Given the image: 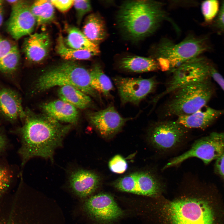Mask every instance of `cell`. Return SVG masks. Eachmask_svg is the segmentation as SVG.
I'll return each instance as SVG.
<instances>
[{
	"label": "cell",
	"mask_w": 224,
	"mask_h": 224,
	"mask_svg": "<svg viewBox=\"0 0 224 224\" xmlns=\"http://www.w3.org/2000/svg\"><path fill=\"white\" fill-rule=\"evenodd\" d=\"M67 85L100 100L99 93L91 86L89 71L71 61L61 63L43 73L35 81L33 90L40 93L56 86Z\"/></svg>",
	"instance_id": "obj_4"
},
{
	"label": "cell",
	"mask_w": 224,
	"mask_h": 224,
	"mask_svg": "<svg viewBox=\"0 0 224 224\" xmlns=\"http://www.w3.org/2000/svg\"><path fill=\"white\" fill-rule=\"evenodd\" d=\"M90 84L91 87L99 93L106 97H109L113 89L112 82L104 72L101 66L96 63L89 70Z\"/></svg>",
	"instance_id": "obj_23"
},
{
	"label": "cell",
	"mask_w": 224,
	"mask_h": 224,
	"mask_svg": "<svg viewBox=\"0 0 224 224\" xmlns=\"http://www.w3.org/2000/svg\"><path fill=\"white\" fill-rule=\"evenodd\" d=\"M211 66L204 58L198 57L173 68L165 90L154 97L152 103L156 105L162 97L180 88L209 79Z\"/></svg>",
	"instance_id": "obj_6"
},
{
	"label": "cell",
	"mask_w": 224,
	"mask_h": 224,
	"mask_svg": "<svg viewBox=\"0 0 224 224\" xmlns=\"http://www.w3.org/2000/svg\"><path fill=\"white\" fill-rule=\"evenodd\" d=\"M14 45L8 40L0 36V60L11 50Z\"/></svg>",
	"instance_id": "obj_35"
},
{
	"label": "cell",
	"mask_w": 224,
	"mask_h": 224,
	"mask_svg": "<svg viewBox=\"0 0 224 224\" xmlns=\"http://www.w3.org/2000/svg\"><path fill=\"white\" fill-rule=\"evenodd\" d=\"M3 1L0 0V27L2 25L3 21Z\"/></svg>",
	"instance_id": "obj_39"
},
{
	"label": "cell",
	"mask_w": 224,
	"mask_h": 224,
	"mask_svg": "<svg viewBox=\"0 0 224 224\" xmlns=\"http://www.w3.org/2000/svg\"><path fill=\"white\" fill-rule=\"evenodd\" d=\"M0 224H27L16 214L12 213L0 214Z\"/></svg>",
	"instance_id": "obj_32"
},
{
	"label": "cell",
	"mask_w": 224,
	"mask_h": 224,
	"mask_svg": "<svg viewBox=\"0 0 224 224\" xmlns=\"http://www.w3.org/2000/svg\"><path fill=\"white\" fill-rule=\"evenodd\" d=\"M19 0H7L6 1L8 3L11 4L12 5H14L17 3Z\"/></svg>",
	"instance_id": "obj_40"
},
{
	"label": "cell",
	"mask_w": 224,
	"mask_h": 224,
	"mask_svg": "<svg viewBox=\"0 0 224 224\" xmlns=\"http://www.w3.org/2000/svg\"><path fill=\"white\" fill-rule=\"evenodd\" d=\"M26 115L20 95L14 90L0 84V118L13 123Z\"/></svg>",
	"instance_id": "obj_15"
},
{
	"label": "cell",
	"mask_w": 224,
	"mask_h": 224,
	"mask_svg": "<svg viewBox=\"0 0 224 224\" xmlns=\"http://www.w3.org/2000/svg\"><path fill=\"white\" fill-rule=\"evenodd\" d=\"M202 14L205 21L210 22L217 14L219 10V3L215 0H207L203 2L201 5Z\"/></svg>",
	"instance_id": "obj_28"
},
{
	"label": "cell",
	"mask_w": 224,
	"mask_h": 224,
	"mask_svg": "<svg viewBox=\"0 0 224 224\" xmlns=\"http://www.w3.org/2000/svg\"><path fill=\"white\" fill-rule=\"evenodd\" d=\"M214 172L221 178L224 184V149L221 156L216 161Z\"/></svg>",
	"instance_id": "obj_34"
},
{
	"label": "cell",
	"mask_w": 224,
	"mask_h": 224,
	"mask_svg": "<svg viewBox=\"0 0 224 224\" xmlns=\"http://www.w3.org/2000/svg\"><path fill=\"white\" fill-rule=\"evenodd\" d=\"M187 128L175 121L163 120L156 122L149 130L150 141L155 147L168 150L181 142Z\"/></svg>",
	"instance_id": "obj_10"
},
{
	"label": "cell",
	"mask_w": 224,
	"mask_h": 224,
	"mask_svg": "<svg viewBox=\"0 0 224 224\" xmlns=\"http://www.w3.org/2000/svg\"><path fill=\"white\" fill-rule=\"evenodd\" d=\"M7 140L5 135L0 130V154L5 149Z\"/></svg>",
	"instance_id": "obj_38"
},
{
	"label": "cell",
	"mask_w": 224,
	"mask_h": 224,
	"mask_svg": "<svg viewBox=\"0 0 224 224\" xmlns=\"http://www.w3.org/2000/svg\"><path fill=\"white\" fill-rule=\"evenodd\" d=\"M10 17L7 23V29L12 37L18 40L22 37L30 35L36 23L29 3L19 0L12 6Z\"/></svg>",
	"instance_id": "obj_13"
},
{
	"label": "cell",
	"mask_w": 224,
	"mask_h": 224,
	"mask_svg": "<svg viewBox=\"0 0 224 224\" xmlns=\"http://www.w3.org/2000/svg\"><path fill=\"white\" fill-rule=\"evenodd\" d=\"M54 7L50 0H37L33 3L30 6V10L37 25L46 24L54 19L55 13Z\"/></svg>",
	"instance_id": "obj_26"
},
{
	"label": "cell",
	"mask_w": 224,
	"mask_h": 224,
	"mask_svg": "<svg viewBox=\"0 0 224 224\" xmlns=\"http://www.w3.org/2000/svg\"><path fill=\"white\" fill-rule=\"evenodd\" d=\"M166 17L162 3L137 0L123 3L117 18L118 26L124 36L137 41L152 34Z\"/></svg>",
	"instance_id": "obj_3"
},
{
	"label": "cell",
	"mask_w": 224,
	"mask_h": 224,
	"mask_svg": "<svg viewBox=\"0 0 224 224\" xmlns=\"http://www.w3.org/2000/svg\"><path fill=\"white\" fill-rule=\"evenodd\" d=\"M50 1L54 7L63 12L68 11L73 5L74 2L73 0H52Z\"/></svg>",
	"instance_id": "obj_33"
},
{
	"label": "cell",
	"mask_w": 224,
	"mask_h": 224,
	"mask_svg": "<svg viewBox=\"0 0 224 224\" xmlns=\"http://www.w3.org/2000/svg\"><path fill=\"white\" fill-rule=\"evenodd\" d=\"M73 5L76 12L77 22L80 25L84 16L91 10V2L89 0H74Z\"/></svg>",
	"instance_id": "obj_30"
},
{
	"label": "cell",
	"mask_w": 224,
	"mask_h": 224,
	"mask_svg": "<svg viewBox=\"0 0 224 224\" xmlns=\"http://www.w3.org/2000/svg\"><path fill=\"white\" fill-rule=\"evenodd\" d=\"M224 149V133L213 132L196 141L188 151L173 158L163 169L176 166L191 157L201 159L205 165L216 160Z\"/></svg>",
	"instance_id": "obj_8"
},
{
	"label": "cell",
	"mask_w": 224,
	"mask_h": 224,
	"mask_svg": "<svg viewBox=\"0 0 224 224\" xmlns=\"http://www.w3.org/2000/svg\"><path fill=\"white\" fill-rule=\"evenodd\" d=\"M50 45L49 37L47 33H35L30 35L26 39L24 50L28 60L37 63L46 57Z\"/></svg>",
	"instance_id": "obj_18"
},
{
	"label": "cell",
	"mask_w": 224,
	"mask_h": 224,
	"mask_svg": "<svg viewBox=\"0 0 224 224\" xmlns=\"http://www.w3.org/2000/svg\"><path fill=\"white\" fill-rule=\"evenodd\" d=\"M84 207L90 217L103 223L114 221L124 214L113 197L107 194H99L90 197L86 201Z\"/></svg>",
	"instance_id": "obj_11"
},
{
	"label": "cell",
	"mask_w": 224,
	"mask_h": 224,
	"mask_svg": "<svg viewBox=\"0 0 224 224\" xmlns=\"http://www.w3.org/2000/svg\"><path fill=\"white\" fill-rule=\"evenodd\" d=\"M20 53L16 45L0 60V71L6 76L12 77L18 67Z\"/></svg>",
	"instance_id": "obj_27"
},
{
	"label": "cell",
	"mask_w": 224,
	"mask_h": 224,
	"mask_svg": "<svg viewBox=\"0 0 224 224\" xmlns=\"http://www.w3.org/2000/svg\"><path fill=\"white\" fill-rule=\"evenodd\" d=\"M119 65L122 70L136 73L154 71L160 68L157 61L153 58L137 56L123 58L119 61Z\"/></svg>",
	"instance_id": "obj_20"
},
{
	"label": "cell",
	"mask_w": 224,
	"mask_h": 224,
	"mask_svg": "<svg viewBox=\"0 0 224 224\" xmlns=\"http://www.w3.org/2000/svg\"><path fill=\"white\" fill-rule=\"evenodd\" d=\"M60 100L77 109H84L92 107L93 104L90 96L70 86L60 87L58 91Z\"/></svg>",
	"instance_id": "obj_22"
},
{
	"label": "cell",
	"mask_w": 224,
	"mask_h": 224,
	"mask_svg": "<svg viewBox=\"0 0 224 224\" xmlns=\"http://www.w3.org/2000/svg\"><path fill=\"white\" fill-rule=\"evenodd\" d=\"M216 24L218 29L224 31V1L222 3Z\"/></svg>",
	"instance_id": "obj_37"
},
{
	"label": "cell",
	"mask_w": 224,
	"mask_h": 224,
	"mask_svg": "<svg viewBox=\"0 0 224 224\" xmlns=\"http://www.w3.org/2000/svg\"><path fill=\"white\" fill-rule=\"evenodd\" d=\"M224 114V110H217L207 106L204 110L202 108L192 114L178 117L176 121L187 128L204 129Z\"/></svg>",
	"instance_id": "obj_17"
},
{
	"label": "cell",
	"mask_w": 224,
	"mask_h": 224,
	"mask_svg": "<svg viewBox=\"0 0 224 224\" xmlns=\"http://www.w3.org/2000/svg\"><path fill=\"white\" fill-rule=\"evenodd\" d=\"M56 49L57 52L61 57L69 61L88 60L99 54L93 51L76 49L68 46L61 34L57 39Z\"/></svg>",
	"instance_id": "obj_25"
},
{
	"label": "cell",
	"mask_w": 224,
	"mask_h": 224,
	"mask_svg": "<svg viewBox=\"0 0 224 224\" xmlns=\"http://www.w3.org/2000/svg\"><path fill=\"white\" fill-rule=\"evenodd\" d=\"M114 185L122 191L149 196L157 195L160 190V184L156 179L145 172L132 173L117 180Z\"/></svg>",
	"instance_id": "obj_12"
},
{
	"label": "cell",
	"mask_w": 224,
	"mask_h": 224,
	"mask_svg": "<svg viewBox=\"0 0 224 224\" xmlns=\"http://www.w3.org/2000/svg\"><path fill=\"white\" fill-rule=\"evenodd\" d=\"M213 92L210 79L177 89L170 94L164 106V115L178 117L194 113L205 105Z\"/></svg>",
	"instance_id": "obj_5"
},
{
	"label": "cell",
	"mask_w": 224,
	"mask_h": 224,
	"mask_svg": "<svg viewBox=\"0 0 224 224\" xmlns=\"http://www.w3.org/2000/svg\"><path fill=\"white\" fill-rule=\"evenodd\" d=\"M13 176L7 167L0 165V198L7 194Z\"/></svg>",
	"instance_id": "obj_29"
},
{
	"label": "cell",
	"mask_w": 224,
	"mask_h": 224,
	"mask_svg": "<svg viewBox=\"0 0 224 224\" xmlns=\"http://www.w3.org/2000/svg\"><path fill=\"white\" fill-rule=\"evenodd\" d=\"M86 116L90 123L105 138L114 136L131 119L122 117L112 105L98 111H89Z\"/></svg>",
	"instance_id": "obj_14"
},
{
	"label": "cell",
	"mask_w": 224,
	"mask_h": 224,
	"mask_svg": "<svg viewBox=\"0 0 224 224\" xmlns=\"http://www.w3.org/2000/svg\"><path fill=\"white\" fill-rule=\"evenodd\" d=\"M67 32V36L65 42L68 46L76 49L87 50L100 53L98 45L91 42L78 28L75 27H70L68 29Z\"/></svg>",
	"instance_id": "obj_24"
},
{
	"label": "cell",
	"mask_w": 224,
	"mask_h": 224,
	"mask_svg": "<svg viewBox=\"0 0 224 224\" xmlns=\"http://www.w3.org/2000/svg\"><path fill=\"white\" fill-rule=\"evenodd\" d=\"M45 114L57 121L72 125L77 124L79 118L77 109L60 99L45 103L41 106Z\"/></svg>",
	"instance_id": "obj_19"
},
{
	"label": "cell",
	"mask_w": 224,
	"mask_h": 224,
	"mask_svg": "<svg viewBox=\"0 0 224 224\" xmlns=\"http://www.w3.org/2000/svg\"><path fill=\"white\" fill-rule=\"evenodd\" d=\"M68 174L70 188L76 195L82 198L91 195L96 189L100 183L99 176L90 170L72 169Z\"/></svg>",
	"instance_id": "obj_16"
},
{
	"label": "cell",
	"mask_w": 224,
	"mask_h": 224,
	"mask_svg": "<svg viewBox=\"0 0 224 224\" xmlns=\"http://www.w3.org/2000/svg\"><path fill=\"white\" fill-rule=\"evenodd\" d=\"M169 224H224V203L214 185L202 197L175 200L165 210Z\"/></svg>",
	"instance_id": "obj_2"
},
{
	"label": "cell",
	"mask_w": 224,
	"mask_h": 224,
	"mask_svg": "<svg viewBox=\"0 0 224 224\" xmlns=\"http://www.w3.org/2000/svg\"><path fill=\"white\" fill-rule=\"evenodd\" d=\"M22 126L17 130L21 140L18 153L21 166L30 159L40 157L53 161L55 151L62 145L65 137L72 128L45 114L27 111Z\"/></svg>",
	"instance_id": "obj_1"
},
{
	"label": "cell",
	"mask_w": 224,
	"mask_h": 224,
	"mask_svg": "<svg viewBox=\"0 0 224 224\" xmlns=\"http://www.w3.org/2000/svg\"><path fill=\"white\" fill-rule=\"evenodd\" d=\"M210 77L213 78L224 91V78L217 70L212 65L210 70Z\"/></svg>",
	"instance_id": "obj_36"
},
{
	"label": "cell",
	"mask_w": 224,
	"mask_h": 224,
	"mask_svg": "<svg viewBox=\"0 0 224 224\" xmlns=\"http://www.w3.org/2000/svg\"><path fill=\"white\" fill-rule=\"evenodd\" d=\"M110 169L113 172L122 174L125 172L128 168V164L125 160L120 155H116L109 161Z\"/></svg>",
	"instance_id": "obj_31"
},
{
	"label": "cell",
	"mask_w": 224,
	"mask_h": 224,
	"mask_svg": "<svg viewBox=\"0 0 224 224\" xmlns=\"http://www.w3.org/2000/svg\"><path fill=\"white\" fill-rule=\"evenodd\" d=\"M208 46L204 38L188 37L175 44L170 40H162L155 48L154 54L157 58L167 60L174 68L190 60L198 57Z\"/></svg>",
	"instance_id": "obj_7"
},
{
	"label": "cell",
	"mask_w": 224,
	"mask_h": 224,
	"mask_svg": "<svg viewBox=\"0 0 224 224\" xmlns=\"http://www.w3.org/2000/svg\"><path fill=\"white\" fill-rule=\"evenodd\" d=\"M82 32L91 42L98 45L107 35L105 21L100 15L96 13L91 14L86 17Z\"/></svg>",
	"instance_id": "obj_21"
},
{
	"label": "cell",
	"mask_w": 224,
	"mask_h": 224,
	"mask_svg": "<svg viewBox=\"0 0 224 224\" xmlns=\"http://www.w3.org/2000/svg\"><path fill=\"white\" fill-rule=\"evenodd\" d=\"M113 80L123 104L138 105L154 90L157 82L154 77L148 78L115 77Z\"/></svg>",
	"instance_id": "obj_9"
}]
</instances>
